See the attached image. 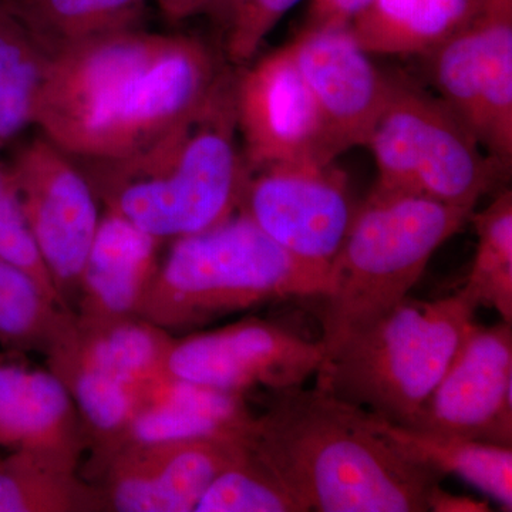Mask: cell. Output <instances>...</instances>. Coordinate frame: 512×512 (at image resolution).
Returning a JSON list of instances; mask_svg holds the SVG:
<instances>
[{
	"label": "cell",
	"mask_w": 512,
	"mask_h": 512,
	"mask_svg": "<svg viewBox=\"0 0 512 512\" xmlns=\"http://www.w3.org/2000/svg\"><path fill=\"white\" fill-rule=\"evenodd\" d=\"M231 73L198 37L104 33L49 57L33 126L80 160L131 156L197 113Z\"/></svg>",
	"instance_id": "cell-1"
},
{
	"label": "cell",
	"mask_w": 512,
	"mask_h": 512,
	"mask_svg": "<svg viewBox=\"0 0 512 512\" xmlns=\"http://www.w3.org/2000/svg\"><path fill=\"white\" fill-rule=\"evenodd\" d=\"M247 446L305 511L423 512L439 476L403 457L366 410L313 387L278 390Z\"/></svg>",
	"instance_id": "cell-2"
},
{
	"label": "cell",
	"mask_w": 512,
	"mask_h": 512,
	"mask_svg": "<svg viewBox=\"0 0 512 512\" xmlns=\"http://www.w3.org/2000/svg\"><path fill=\"white\" fill-rule=\"evenodd\" d=\"M234 79L229 74L197 113L131 156L76 158L104 210L161 242L237 214L251 170L239 143Z\"/></svg>",
	"instance_id": "cell-3"
},
{
	"label": "cell",
	"mask_w": 512,
	"mask_h": 512,
	"mask_svg": "<svg viewBox=\"0 0 512 512\" xmlns=\"http://www.w3.org/2000/svg\"><path fill=\"white\" fill-rule=\"evenodd\" d=\"M328 269L286 251L242 212L174 239L158 265L140 318L192 332L232 313L292 298H319Z\"/></svg>",
	"instance_id": "cell-4"
},
{
	"label": "cell",
	"mask_w": 512,
	"mask_h": 512,
	"mask_svg": "<svg viewBox=\"0 0 512 512\" xmlns=\"http://www.w3.org/2000/svg\"><path fill=\"white\" fill-rule=\"evenodd\" d=\"M471 212L427 195L373 188L357 205L319 296L325 357L404 301L434 252L464 228Z\"/></svg>",
	"instance_id": "cell-5"
},
{
	"label": "cell",
	"mask_w": 512,
	"mask_h": 512,
	"mask_svg": "<svg viewBox=\"0 0 512 512\" xmlns=\"http://www.w3.org/2000/svg\"><path fill=\"white\" fill-rule=\"evenodd\" d=\"M477 306L463 291L436 301L407 296L350 333L316 373L315 387L400 426H412L473 328Z\"/></svg>",
	"instance_id": "cell-6"
},
{
	"label": "cell",
	"mask_w": 512,
	"mask_h": 512,
	"mask_svg": "<svg viewBox=\"0 0 512 512\" xmlns=\"http://www.w3.org/2000/svg\"><path fill=\"white\" fill-rule=\"evenodd\" d=\"M366 147L379 171L373 188L427 195L471 211L511 174L440 97L403 74H390L389 97Z\"/></svg>",
	"instance_id": "cell-7"
},
{
	"label": "cell",
	"mask_w": 512,
	"mask_h": 512,
	"mask_svg": "<svg viewBox=\"0 0 512 512\" xmlns=\"http://www.w3.org/2000/svg\"><path fill=\"white\" fill-rule=\"evenodd\" d=\"M20 205L57 292L74 311L100 201L76 158L39 134L8 164Z\"/></svg>",
	"instance_id": "cell-8"
},
{
	"label": "cell",
	"mask_w": 512,
	"mask_h": 512,
	"mask_svg": "<svg viewBox=\"0 0 512 512\" xmlns=\"http://www.w3.org/2000/svg\"><path fill=\"white\" fill-rule=\"evenodd\" d=\"M234 106L251 171L279 163H335L340 156L292 42L235 74Z\"/></svg>",
	"instance_id": "cell-9"
},
{
	"label": "cell",
	"mask_w": 512,
	"mask_h": 512,
	"mask_svg": "<svg viewBox=\"0 0 512 512\" xmlns=\"http://www.w3.org/2000/svg\"><path fill=\"white\" fill-rule=\"evenodd\" d=\"M356 208L335 163H279L251 171L238 211L296 258L329 271Z\"/></svg>",
	"instance_id": "cell-10"
},
{
	"label": "cell",
	"mask_w": 512,
	"mask_h": 512,
	"mask_svg": "<svg viewBox=\"0 0 512 512\" xmlns=\"http://www.w3.org/2000/svg\"><path fill=\"white\" fill-rule=\"evenodd\" d=\"M325 360L311 342L268 320L244 318L224 328L174 336L165 372L212 389L244 394L256 387H301Z\"/></svg>",
	"instance_id": "cell-11"
},
{
	"label": "cell",
	"mask_w": 512,
	"mask_h": 512,
	"mask_svg": "<svg viewBox=\"0 0 512 512\" xmlns=\"http://www.w3.org/2000/svg\"><path fill=\"white\" fill-rule=\"evenodd\" d=\"M238 436L124 444L100 467L106 511L194 512L202 495L247 447Z\"/></svg>",
	"instance_id": "cell-12"
},
{
	"label": "cell",
	"mask_w": 512,
	"mask_h": 512,
	"mask_svg": "<svg viewBox=\"0 0 512 512\" xmlns=\"http://www.w3.org/2000/svg\"><path fill=\"white\" fill-rule=\"evenodd\" d=\"M409 427L511 447V323H474Z\"/></svg>",
	"instance_id": "cell-13"
},
{
	"label": "cell",
	"mask_w": 512,
	"mask_h": 512,
	"mask_svg": "<svg viewBox=\"0 0 512 512\" xmlns=\"http://www.w3.org/2000/svg\"><path fill=\"white\" fill-rule=\"evenodd\" d=\"M296 64L339 154L366 147L390 92V73L370 60L348 28L301 32Z\"/></svg>",
	"instance_id": "cell-14"
},
{
	"label": "cell",
	"mask_w": 512,
	"mask_h": 512,
	"mask_svg": "<svg viewBox=\"0 0 512 512\" xmlns=\"http://www.w3.org/2000/svg\"><path fill=\"white\" fill-rule=\"evenodd\" d=\"M25 356L0 350V430L9 450L26 448L79 467L89 441L72 397L52 370Z\"/></svg>",
	"instance_id": "cell-15"
},
{
	"label": "cell",
	"mask_w": 512,
	"mask_h": 512,
	"mask_svg": "<svg viewBox=\"0 0 512 512\" xmlns=\"http://www.w3.org/2000/svg\"><path fill=\"white\" fill-rule=\"evenodd\" d=\"M163 244L116 212L104 210L80 274L77 318L107 322L140 315Z\"/></svg>",
	"instance_id": "cell-16"
},
{
	"label": "cell",
	"mask_w": 512,
	"mask_h": 512,
	"mask_svg": "<svg viewBox=\"0 0 512 512\" xmlns=\"http://www.w3.org/2000/svg\"><path fill=\"white\" fill-rule=\"evenodd\" d=\"M252 417L244 394L212 389L164 372L144 386L140 406L119 447L238 436L248 430Z\"/></svg>",
	"instance_id": "cell-17"
},
{
	"label": "cell",
	"mask_w": 512,
	"mask_h": 512,
	"mask_svg": "<svg viewBox=\"0 0 512 512\" xmlns=\"http://www.w3.org/2000/svg\"><path fill=\"white\" fill-rule=\"evenodd\" d=\"M372 429L403 457L431 473L453 474L512 508V447L412 429L366 412Z\"/></svg>",
	"instance_id": "cell-18"
},
{
	"label": "cell",
	"mask_w": 512,
	"mask_h": 512,
	"mask_svg": "<svg viewBox=\"0 0 512 512\" xmlns=\"http://www.w3.org/2000/svg\"><path fill=\"white\" fill-rule=\"evenodd\" d=\"M485 0H373L352 25L369 55L423 56L466 28Z\"/></svg>",
	"instance_id": "cell-19"
},
{
	"label": "cell",
	"mask_w": 512,
	"mask_h": 512,
	"mask_svg": "<svg viewBox=\"0 0 512 512\" xmlns=\"http://www.w3.org/2000/svg\"><path fill=\"white\" fill-rule=\"evenodd\" d=\"M174 336L140 316L89 322L76 315L73 325L47 355L64 353L144 389L165 372Z\"/></svg>",
	"instance_id": "cell-20"
},
{
	"label": "cell",
	"mask_w": 512,
	"mask_h": 512,
	"mask_svg": "<svg viewBox=\"0 0 512 512\" xmlns=\"http://www.w3.org/2000/svg\"><path fill=\"white\" fill-rule=\"evenodd\" d=\"M480 133L478 143L495 163L512 167V0H485L478 12Z\"/></svg>",
	"instance_id": "cell-21"
},
{
	"label": "cell",
	"mask_w": 512,
	"mask_h": 512,
	"mask_svg": "<svg viewBox=\"0 0 512 512\" xmlns=\"http://www.w3.org/2000/svg\"><path fill=\"white\" fill-rule=\"evenodd\" d=\"M47 57L116 30L138 28L147 0H2Z\"/></svg>",
	"instance_id": "cell-22"
},
{
	"label": "cell",
	"mask_w": 512,
	"mask_h": 512,
	"mask_svg": "<svg viewBox=\"0 0 512 512\" xmlns=\"http://www.w3.org/2000/svg\"><path fill=\"white\" fill-rule=\"evenodd\" d=\"M106 511L99 485L77 467L26 448L0 457V512Z\"/></svg>",
	"instance_id": "cell-23"
},
{
	"label": "cell",
	"mask_w": 512,
	"mask_h": 512,
	"mask_svg": "<svg viewBox=\"0 0 512 512\" xmlns=\"http://www.w3.org/2000/svg\"><path fill=\"white\" fill-rule=\"evenodd\" d=\"M74 319L32 275L0 259V348L46 356Z\"/></svg>",
	"instance_id": "cell-24"
},
{
	"label": "cell",
	"mask_w": 512,
	"mask_h": 512,
	"mask_svg": "<svg viewBox=\"0 0 512 512\" xmlns=\"http://www.w3.org/2000/svg\"><path fill=\"white\" fill-rule=\"evenodd\" d=\"M49 57L0 9V151L33 126Z\"/></svg>",
	"instance_id": "cell-25"
},
{
	"label": "cell",
	"mask_w": 512,
	"mask_h": 512,
	"mask_svg": "<svg viewBox=\"0 0 512 512\" xmlns=\"http://www.w3.org/2000/svg\"><path fill=\"white\" fill-rule=\"evenodd\" d=\"M478 244L473 266L463 291L477 306L500 313L512 325V192L504 188L480 212H471L470 221Z\"/></svg>",
	"instance_id": "cell-26"
},
{
	"label": "cell",
	"mask_w": 512,
	"mask_h": 512,
	"mask_svg": "<svg viewBox=\"0 0 512 512\" xmlns=\"http://www.w3.org/2000/svg\"><path fill=\"white\" fill-rule=\"evenodd\" d=\"M194 512H306L248 446L202 495Z\"/></svg>",
	"instance_id": "cell-27"
},
{
	"label": "cell",
	"mask_w": 512,
	"mask_h": 512,
	"mask_svg": "<svg viewBox=\"0 0 512 512\" xmlns=\"http://www.w3.org/2000/svg\"><path fill=\"white\" fill-rule=\"evenodd\" d=\"M0 259L28 272L43 288L67 306L53 284L49 269L30 231L12 175L9 183L0 191Z\"/></svg>",
	"instance_id": "cell-28"
},
{
	"label": "cell",
	"mask_w": 512,
	"mask_h": 512,
	"mask_svg": "<svg viewBox=\"0 0 512 512\" xmlns=\"http://www.w3.org/2000/svg\"><path fill=\"white\" fill-rule=\"evenodd\" d=\"M301 0H237L225 29V53L229 62L245 66L251 62L288 10Z\"/></svg>",
	"instance_id": "cell-29"
},
{
	"label": "cell",
	"mask_w": 512,
	"mask_h": 512,
	"mask_svg": "<svg viewBox=\"0 0 512 512\" xmlns=\"http://www.w3.org/2000/svg\"><path fill=\"white\" fill-rule=\"evenodd\" d=\"M373 0H311L301 32L348 28Z\"/></svg>",
	"instance_id": "cell-30"
},
{
	"label": "cell",
	"mask_w": 512,
	"mask_h": 512,
	"mask_svg": "<svg viewBox=\"0 0 512 512\" xmlns=\"http://www.w3.org/2000/svg\"><path fill=\"white\" fill-rule=\"evenodd\" d=\"M165 19L178 23L195 16H210L227 26L237 0H154Z\"/></svg>",
	"instance_id": "cell-31"
},
{
	"label": "cell",
	"mask_w": 512,
	"mask_h": 512,
	"mask_svg": "<svg viewBox=\"0 0 512 512\" xmlns=\"http://www.w3.org/2000/svg\"><path fill=\"white\" fill-rule=\"evenodd\" d=\"M427 511L434 512H488L491 508L485 501L457 495L443 490L439 484L431 488L427 497Z\"/></svg>",
	"instance_id": "cell-32"
},
{
	"label": "cell",
	"mask_w": 512,
	"mask_h": 512,
	"mask_svg": "<svg viewBox=\"0 0 512 512\" xmlns=\"http://www.w3.org/2000/svg\"><path fill=\"white\" fill-rule=\"evenodd\" d=\"M0 447L9 448L8 440H6L5 434L0 430Z\"/></svg>",
	"instance_id": "cell-33"
},
{
	"label": "cell",
	"mask_w": 512,
	"mask_h": 512,
	"mask_svg": "<svg viewBox=\"0 0 512 512\" xmlns=\"http://www.w3.org/2000/svg\"><path fill=\"white\" fill-rule=\"evenodd\" d=\"M0 9H3L2 0H0Z\"/></svg>",
	"instance_id": "cell-34"
}]
</instances>
